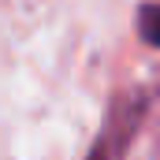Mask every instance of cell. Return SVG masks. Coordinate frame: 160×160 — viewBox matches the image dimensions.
Returning <instances> with one entry per match:
<instances>
[{"label": "cell", "mask_w": 160, "mask_h": 160, "mask_svg": "<svg viewBox=\"0 0 160 160\" xmlns=\"http://www.w3.org/2000/svg\"><path fill=\"white\" fill-rule=\"evenodd\" d=\"M138 34L153 48H160V4H142V11H138Z\"/></svg>", "instance_id": "obj_2"}, {"label": "cell", "mask_w": 160, "mask_h": 160, "mask_svg": "<svg viewBox=\"0 0 160 160\" xmlns=\"http://www.w3.org/2000/svg\"><path fill=\"white\" fill-rule=\"evenodd\" d=\"M138 119H142V101H138L134 108H127V112H116V116L108 119V127L101 130L97 145L89 149L86 160H123V149H127L130 134L138 130Z\"/></svg>", "instance_id": "obj_1"}]
</instances>
